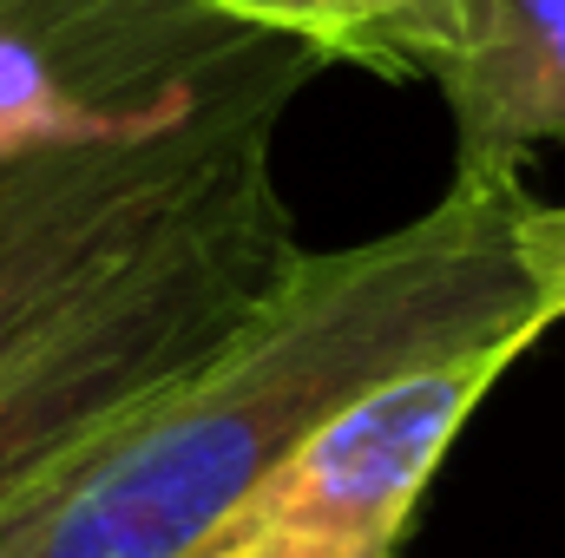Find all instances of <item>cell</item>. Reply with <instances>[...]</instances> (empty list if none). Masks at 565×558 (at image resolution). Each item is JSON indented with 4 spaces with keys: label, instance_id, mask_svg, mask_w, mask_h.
I'll return each instance as SVG.
<instances>
[{
    "label": "cell",
    "instance_id": "cell-1",
    "mask_svg": "<svg viewBox=\"0 0 565 558\" xmlns=\"http://www.w3.org/2000/svg\"><path fill=\"white\" fill-rule=\"evenodd\" d=\"M520 171H454L422 217L322 250L191 375L53 460L0 558H204L237 506L355 395L460 348L553 329L513 257Z\"/></svg>",
    "mask_w": 565,
    "mask_h": 558
},
{
    "label": "cell",
    "instance_id": "cell-2",
    "mask_svg": "<svg viewBox=\"0 0 565 558\" xmlns=\"http://www.w3.org/2000/svg\"><path fill=\"white\" fill-rule=\"evenodd\" d=\"M302 264L277 151L0 355V513L79 440L211 362Z\"/></svg>",
    "mask_w": 565,
    "mask_h": 558
},
{
    "label": "cell",
    "instance_id": "cell-3",
    "mask_svg": "<svg viewBox=\"0 0 565 558\" xmlns=\"http://www.w3.org/2000/svg\"><path fill=\"white\" fill-rule=\"evenodd\" d=\"M322 60L204 0H0V151L171 132Z\"/></svg>",
    "mask_w": 565,
    "mask_h": 558
},
{
    "label": "cell",
    "instance_id": "cell-4",
    "mask_svg": "<svg viewBox=\"0 0 565 558\" xmlns=\"http://www.w3.org/2000/svg\"><path fill=\"white\" fill-rule=\"evenodd\" d=\"M289 99L264 93L139 139L0 151V355L270 158Z\"/></svg>",
    "mask_w": 565,
    "mask_h": 558
},
{
    "label": "cell",
    "instance_id": "cell-5",
    "mask_svg": "<svg viewBox=\"0 0 565 558\" xmlns=\"http://www.w3.org/2000/svg\"><path fill=\"white\" fill-rule=\"evenodd\" d=\"M533 342L540 329H520L355 395L289 447L204 558H402L447 447Z\"/></svg>",
    "mask_w": 565,
    "mask_h": 558
},
{
    "label": "cell",
    "instance_id": "cell-6",
    "mask_svg": "<svg viewBox=\"0 0 565 558\" xmlns=\"http://www.w3.org/2000/svg\"><path fill=\"white\" fill-rule=\"evenodd\" d=\"M434 86L454 106V171H520L565 139V0H467Z\"/></svg>",
    "mask_w": 565,
    "mask_h": 558
},
{
    "label": "cell",
    "instance_id": "cell-7",
    "mask_svg": "<svg viewBox=\"0 0 565 558\" xmlns=\"http://www.w3.org/2000/svg\"><path fill=\"white\" fill-rule=\"evenodd\" d=\"M244 26L282 33L316 60H349L375 73H440L467 0H204Z\"/></svg>",
    "mask_w": 565,
    "mask_h": 558
},
{
    "label": "cell",
    "instance_id": "cell-8",
    "mask_svg": "<svg viewBox=\"0 0 565 558\" xmlns=\"http://www.w3.org/2000/svg\"><path fill=\"white\" fill-rule=\"evenodd\" d=\"M513 257L526 270V289L540 302V315L559 329L565 322V204H540L526 197L513 211Z\"/></svg>",
    "mask_w": 565,
    "mask_h": 558
}]
</instances>
